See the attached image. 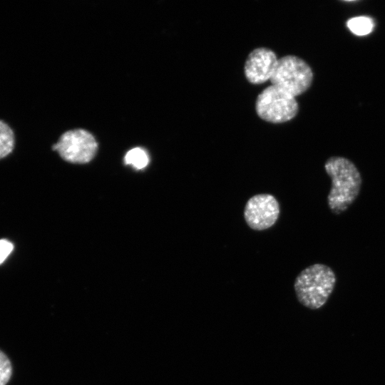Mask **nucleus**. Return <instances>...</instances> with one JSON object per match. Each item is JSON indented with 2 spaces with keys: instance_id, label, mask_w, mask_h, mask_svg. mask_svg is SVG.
Returning <instances> with one entry per match:
<instances>
[{
  "instance_id": "4",
  "label": "nucleus",
  "mask_w": 385,
  "mask_h": 385,
  "mask_svg": "<svg viewBox=\"0 0 385 385\" xmlns=\"http://www.w3.org/2000/svg\"><path fill=\"white\" fill-rule=\"evenodd\" d=\"M313 72L303 59L293 55L278 58L270 79L277 86L294 97L304 93L312 85Z\"/></svg>"
},
{
  "instance_id": "11",
  "label": "nucleus",
  "mask_w": 385,
  "mask_h": 385,
  "mask_svg": "<svg viewBox=\"0 0 385 385\" xmlns=\"http://www.w3.org/2000/svg\"><path fill=\"white\" fill-rule=\"evenodd\" d=\"M12 365L8 356L0 350V385H6L12 375Z\"/></svg>"
},
{
  "instance_id": "2",
  "label": "nucleus",
  "mask_w": 385,
  "mask_h": 385,
  "mask_svg": "<svg viewBox=\"0 0 385 385\" xmlns=\"http://www.w3.org/2000/svg\"><path fill=\"white\" fill-rule=\"evenodd\" d=\"M336 275L329 266L317 263L304 269L295 278L294 289L298 302L310 309L322 307L332 293Z\"/></svg>"
},
{
  "instance_id": "1",
  "label": "nucleus",
  "mask_w": 385,
  "mask_h": 385,
  "mask_svg": "<svg viewBox=\"0 0 385 385\" xmlns=\"http://www.w3.org/2000/svg\"><path fill=\"white\" fill-rule=\"evenodd\" d=\"M324 169L332 180V187L327 196L329 208L332 213L339 215L358 197L362 178L355 164L341 156L329 158Z\"/></svg>"
},
{
  "instance_id": "9",
  "label": "nucleus",
  "mask_w": 385,
  "mask_h": 385,
  "mask_svg": "<svg viewBox=\"0 0 385 385\" xmlns=\"http://www.w3.org/2000/svg\"><path fill=\"white\" fill-rule=\"evenodd\" d=\"M14 145V135L11 128L0 120V159L8 155Z\"/></svg>"
},
{
  "instance_id": "6",
  "label": "nucleus",
  "mask_w": 385,
  "mask_h": 385,
  "mask_svg": "<svg viewBox=\"0 0 385 385\" xmlns=\"http://www.w3.org/2000/svg\"><path fill=\"white\" fill-rule=\"evenodd\" d=\"M279 204L271 194H257L251 197L244 208L247 225L254 230H265L272 227L278 220Z\"/></svg>"
},
{
  "instance_id": "8",
  "label": "nucleus",
  "mask_w": 385,
  "mask_h": 385,
  "mask_svg": "<svg viewBox=\"0 0 385 385\" xmlns=\"http://www.w3.org/2000/svg\"><path fill=\"white\" fill-rule=\"evenodd\" d=\"M124 162L135 170H142L148 165L149 157L144 149L137 147L132 148L126 153Z\"/></svg>"
},
{
  "instance_id": "7",
  "label": "nucleus",
  "mask_w": 385,
  "mask_h": 385,
  "mask_svg": "<svg viewBox=\"0 0 385 385\" xmlns=\"http://www.w3.org/2000/svg\"><path fill=\"white\" fill-rule=\"evenodd\" d=\"M277 61L275 53L268 48L260 47L252 50L244 66L246 78L253 84H261L270 81Z\"/></svg>"
},
{
  "instance_id": "3",
  "label": "nucleus",
  "mask_w": 385,
  "mask_h": 385,
  "mask_svg": "<svg viewBox=\"0 0 385 385\" xmlns=\"http://www.w3.org/2000/svg\"><path fill=\"white\" fill-rule=\"evenodd\" d=\"M255 111L258 116L265 121L282 123L297 115L299 106L294 96L272 84L258 95Z\"/></svg>"
},
{
  "instance_id": "10",
  "label": "nucleus",
  "mask_w": 385,
  "mask_h": 385,
  "mask_svg": "<svg viewBox=\"0 0 385 385\" xmlns=\"http://www.w3.org/2000/svg\"><path fill=\"white\" fill-rule=\"evenodd\" d=\"M346 25L352 33L358 36L369 34L374 28L373 20L368 16L354 17L347 21Z\"/></svg>"
},
{
  "instance_id": "5",
  "label": "nucleus",
  "mask_w": 385,
  "mask_h": 385,
  "mask_svg": "<svg viewBox=\"0 0 385 385\" xmlns=\"http://www.w3.org/2000/svg\"><path fill=\"white\" fill-rule=\"evenodd\" d=\"M60 156L72 163H86L95 156L97 142L92 134L83 129H75L64 133L53 146Z\"/></svg>"
},
{
  "instance_id": "12",
  "label": "nucleus",
  "mask_w": 385,
  "mask_h": 385,
  "mask_svg": "<svg viewBox=\"0 0 385 385\" xmlns=\"http://www.w3.org/2000/svg\"><path fill=\"white\" fill-rule=\"evenodd\" d=\"M14 249L13 244L6 240H0V265L8 257Z\"/></svg>"
}]
</instances>
